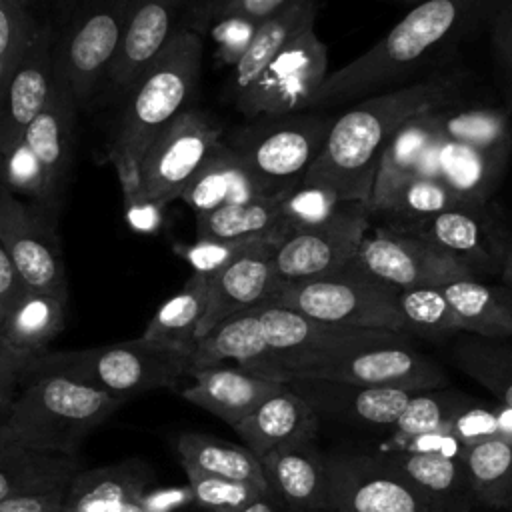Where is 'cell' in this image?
Here are the masks:
<instances>
[{"label": "cell", "mask_w": 512, "mask_h": 512, "mask_svg": "<svg viewBox=\"0 0 512 512\" xmlns=\"http://www.w3.org/2000/svg\"><path fill=\"white\" fill-rule=\"evenodd\" d=\"M224 138V128L212 114L186 108L170 120L142 154L126 190L130 208L158 212L178 200L186 184Z\"/></svg>", "instance_id": "cell-8"}, {"label": "cell", "mask_w": 512, "mask_h": 512, "mask_svg": "<svg viewBox=\"0 0 512 512\" xmlns=\"http://www.w3.org/2000/svg\"><path fill=\"white\" fill-rule=\"evenodd\" d=\"M510 512H512V510H510Z\"/></svg>", "instance_id": "cell-59"}, {"label": "cell", "mask_w": 512, "mask_h": 512, "mask_svg": "<svg viewBox=\"0 0 512 512\" xmlns=\"http://www.w3.org/2000/svg\"><path fill=\"white\" fill-rule=\"evenodd\" d=\"M446 432L464 448L490 438L512 440V408L500 402L488 404L466 396L462 406L454 412Z\"/></svg>", "instance_id": "cell-44"}, {"label": "cell", "mask_w": 512, "mask_h": 512, "mask_svg": "<svg viewBox=\"0 0 512 512\" xmlns=\"http://www.w3.org/2000/svg\"><path fill=\"white\" fill-rule=\"evenodd\" d=\"M138 502L146 512H178L186 506H192V492L186 486H166V488H152L148 486Z\"/></svg>", "instance_id": "cell-52"}, {"label": "cell", "mask_w": 512, "mask_h": 512, "mask_svg": "<svg viewBox=\"0 0 512 512\" xmlns=\"http://www.w3.org/2000/svg\"><path fill=\"white\" fill-rule=\"evenodd\" d=\"M284 238H266L220 270L208 274V308L198 328V338L222 320L264 304L280 286L272 256Z\"/></svg>", "instance_id": "cell-21"}, {"label": "cell", "mask_w": 512, "mask_h": 512, "mask_svg": "<svg viewBox=\"0 0 512 512\" xmlns=\"http://www.w3.org/2000/svg\"><path fill=\"white\" fill-rule=\"evenodd\" d=\"M148 486L152 472L136 458L78 470L66 486L60 512H146L138 498Z\"/></svg>", "instance_id": "cell-26"}, {"label": "cell", "mask_w": 512, "mask_h": 512, "mask_svg": "<svg viewBox=\"0 0 512 512\" xmlns=\"http://www.w3.org/2000/svg\"><path fill=\"white\" fill-rule=\"evenodd\" d=\"M256 312L266 342L274 354L276 380L284 384L312 378L318 370L352 352L410 340V336L402 332L346 328L318 322L274 304H260L256 306Z\"/></svg>", "instance_id": "cell-10"}, {"label": "cell", "mask_w": 512, "mask_h": 512, "mask_svg": "<svg viewBox=\"0 0 512 512\" xmlns=\"http://www.w3.org/2000/svg\"><path fill=\"white\" fill-rule=\"evenodd\" d=\"M312 378L404 392L450 386L446 372L432 358L416 350L410 340L352 352L318 370Z\"/></svg>", "instance_id": "cell-20"}, {"label": "cell", "mask_w": 512, "mask_h": 512, "mask_svg": "<svg viewBox=\"0 0 512 512\" xmlns=\"http://www.w3.org/2000/svg\"><path fill=\"white\" fill-rule=\"evenodd\" d=\"M54 32L42 24L0 88V170H4L22 146L24 134L44 108L54 76Z\"/></svg>", "instance_id": "cell-19"}, {"label": "cell", "mask_w": 512, "mask_h": 512, "mask_svg": "<svg viewBox=\"0 0 512 512\" xmlns=\"http://www.w3.org/2000/svg\"><path fill=\"white\" fill-rule=\"evenodd\" d=\"M272 496L288 512H326L328 462L312 442H296L260 458Z\"/></svg>", "instance_id": "cell-25"}, {"label": "cell", "mask_w": 512, "mask_h": 512, "mask_svg": "<svg viewBox=\"0 0 512 512\" xmlns=\"http://www.w3.org/2000/svg\"><path fill=\"white\" fill-rule=\"evenodd\" d=\"M328 76V46L314 24L298 32L232 104L244 120L302 112Z\"/></svg>", "instance_id": "cell-12"}, {"label": "cell", "mask_w": 512, "mask_h": 512, "mask_svg": "<svg viewBox=\"0 0 512 512\" xmlns=\"http://www.w3.org/2000/svg\"><path fill=\"white\" fill-rule=\"evenodd\" d=\"M288 0H198L188 12V22L180 24L194 32L202 26H212L222 20L240 18L252 24H260L276 10H280Z\"/></svg>", "instance_id": "cell-48"}, {"label": "cell", "mask_w": 512, "mask_h": 512, "mask_svg": "<svg viewBox=\"0 0 512 512\" xmlns=\"http://www.w3.org/2000/svg\"><path fill=\"white\" fill-rule=\"evenodd\" d=\"M286 190H278L260 180L248 164L238 156L234 148L222 138L212 154L204 160L198 172L182 190L180 198L196 214L210 212L220 206L240 204L254 198L276 196Z\"/></svg>", "instance_id": "cell-27"}, {"label": "cell", "mask_w": 512, "mask_h": 512, "mask_svg": "<svg viewBox=\"0 0 512 512\" xmlns=\"http://www.w3.org/2000/svg\"><path fill=\"white\" fill-rule=\"evenodd\" d=\"M498 0H422L380 40L328 72L306 110L350 106L444 72L460 46L488 28Z\"/></svg>", "instance_id": "cell-1"}, {"label": "cell", "mask_w": 512, "mask_h": 512, "mask_svg": "<svg viewBox=\"0 0 512 512\" xmlns=\"http://www.w3.org/2000/svg\"><path fill=\"white\" fill-rule=\"evenodd\" d=\"M32 372L70 376L126 404L150 390L176 388L190 376V358L138 336L84 350H46L28 360L24 376Z\"/></svg>", "instance_id": "cell-6"}, {"label": "cell", "mask_w": 512, "mask_h": 512, "mask_svg": "<svg viewBox=\"0 0 512 512\" xmlns=\"http://www.w3.org/2000/svg\"><path fill=\"white\" fill-rule=\"evenodd\" d=\"M432 110H424L408 118L390 138L386 148L380 154L376 166V178L372 184V194L368 200V212L372 214L388 196L412 178L418 170V164L424 156L426 144L432 132Z\"/></svg>", "instance_id": "cell-38"}, {"label": "cell", "mask_w": 512, "mask_h": 512, "mask_svg": "<svg viewBox=\"0 0 512 512\" xmlns=\"http://www.w3.org/2000/svg\"><path fill=\"white\" fill-rule=\"evenodd\" d=\"M0 432L40 452L78 458L80 444L124 402L58 372L26 374Z\"/></svg>", "instance_id": "cell-5"}, {"label": "cell", "mask_w": 512, "mask_h": 512, "mask_svg": "<svg viewBox=\"0 0 512 512\" xmlns=\"http://www.w3.org/2000/svg\"><path fill=\"white\" fill-rule=\"evenodd\" d=\"M318 414L356 428H392L414 392L306 378L286 382Z\"/></svg>", "instance_id": "cell-23"}, {"label": "cell", "mask_w": 512, "mask_h": 512, "mask_svg": "<svg viewBox=\"0 0 512 512\" xmlns=\"http://www.w3.org/2000/svg\"><path fill=\"white\" fill-rule=\"evenodd\" d=\"M488 30L504 108L512 112V0H498Z\"/></svg>", "instance_id": "cell-49"}, {"label": "cell", "mask_w": 512, "mask_h": 512, "mask_svg": "<svg viewBox=\"0 0 512 512\" xmlns=\"http://www.w3.org/2000/svg\"><path fill=\"white\" fill-rule=\"evenodd\" d=\"M192 382L182 388V398L214 414L232 430L250 416L258 404L286 384L254 376L230 362L190 370Z\"/></svg>", "instance_id": "cell-24"}, {"label": "cell", "mask_w": 512, "mask_h": 512, "mask_svg": "<svg viewBox=\"0 0 512 512\" xmlns=\"http://www.w3.org/2000/svg\"><path fill=\"white\" fill-rule=\"evenodd\" d=\"M176 452L182 468L268 488L260 458L244 444L202 432H182L176 438Z\"/></svg>", "instance_id": "cell-36"}, {"label": "cell", "mask_w": 512, "mask_h": 512, "mask_svg": "<svg viewBox=\"0 0 512 512\" xmlns=\"http://www.w3.org/2000/svg\"><path fill=\"white\" fill-rule=\"evenodd\" d=\"M396 296L398 290L346 264L324 276L284 282L264 304L282 306L334 326L406 334Z\"/></svg>", "instance_id": "cell-7"}, {"label": "cell", "mask_w": 512, "mask_h": 512, "mask_svg": "<svg viewBox=\"0 0 512 512\" xmlns=\"http://www.w3.org/2000/svg\"><path fill=\"white\" fill-rule=\"evenodd\" d=\"M76 110L78 104L74 102L70 90L60 76L54 74L48 100L26 130L18 150L30 160L32 190L46 212L60 206V198L68 182Z\"/></svg>", "instance_id": "cell-17"}, {"label": "cell", "mask_w": 512, "mask_h": 512, "mask_svg": "<svg viewBox=\"0 0 512 512\" xmlns=\"http://www.w3.org/2000/svg\"><path fill=\"white\" fill-rule=\"evenodd\" d=\"M202 56V36L180 26L164 50L128 88L110 152L124 188L156 134L188 108L200 82Z\"/></svg>", "instance_id": "cell-4"}, {"label": "cell", "mask_w": 512, "mask_h": 512, "mask_svg": "<svg viewBox=\"0 0 512 512\" xmlns=\"http://www.w3.org/2000/svg\"><path fill=\"white\" fill-rule=\"evenodd\" d=\"M258 24H252L248 20L240 18H230L222 20L210 26V32L214 36V42L218 44V56L222 62L234 66L242 52L248 46V40Z\"/></svg>", "instance_id": "cell-50"}, {"label": "cell", "mask_w": 512, "mask_h": 512, "mask_svg": "<svg viewBox=\"0 0 512 512\" xmlns=\"http://www.w3.org/2000/svg\"><path fill=\"white\" fill-rule=\"evenodd\" d=\"M240 512H288L274 496L272 492H264L260 498H256L252 504H248L244 510Z\"/></svg>", "instance_id": "cell-56"}, {"label": "cell", "mask_w": 512, "mask_h": 512, "mask_svg": "<svg viewBox=\"0 0 512 512\" xmlns=\"http://www.w3.org/2000/svg\"><path fill=\"white\" fill-rule=\"evenodd\" d=\"M460 332L486 340L512 336V292L502 284L480 278H456L440 286Z\"/></svg>", "instance_id": "cell-32"}, {"label": "cell", "mask_w": 512, "mask_h": 512, "mask_svg": "<svg viewBox=\"0 0 512 512\" xmlns=\"http://www.w3.org/2000/svg\"><path fill=\"white\" fill-rule=\"evenodd\" d=\"M396 2H412V4H418V2H422V0H396Z\"/></svg>", "instance_id": "cell-58"}, {"label": "cell", "mask_w": 512, "mask_h": 512, "mask_svg": "<svg viewBox=\"0 0 512 512\" xmlns=\"http://www.w3.org/2000/svg\"><path fill=\"white\" fill-rule=\"evenodd\" d=\"M64 316V300L28 290L2 318V342L10 352L30 360L46 352L48 344L60 334Z\"/></svg>", "instance_id": "cell-34"}, {"label": "cell", "mask_w": 512, "mask_h": 512, "mask_svg": "<svg viewBox=\"0 0 512 512\" xmlns=\"http://www.w3.org/2000/svg\"><path fill=\"white\" fill-rule=\"evenodd\" d=\"M316 12L318 0H288L280 10L254 28L246 50L230 72V100L244 92L298 32L314 24Z\"/></svg>", "instance_id": "cell-31"}, {"label": "cell", "mask_w": 512, "mask_h": 512, "mask_svg": "<svg viewBox=\"0 0 512 512\" xmlns=\"http://www.w3.org/2000/svg\"><path fill=\"white\" fill-rule=\"evenodd\" d=\"M342 202L346 200L332 190L310 184L294 186L282 200V226L286 236L326 222Z\"/></svg>", "instance_id": "cell-46"}, {"label": "cell", "mask_w": 512, "mask_h": 512, "mask_svg": "<svg viewBox=\"0 0 512 512\" xmlns=\"http://www.w3.org/2000/svg\"><path fill=\"white\" fill-rule=\"evenodd\" d=\"M328 462L326 512H432L384 458L334 452Z\"/></svg>", "instance_id": "cell-15"}, {"label": "cell", "mask_w": 512, "mask_h": 512, "mask_svg": "<svg viewBox=\"0 0 512 512\" xmlns=\"http://www.w3.org/2000/svg\"><path fill=\"white\" fill-rule=\"evenodd\" d=\"M28 358L10 350H0V420L6 416L12 400L16 398V386L24 376Z\"/></svg>", "instance_id": "cell-53"}, {"label": "cell", "mask_w": 512, "mask_h": 512, "mask_svg": "<svg viewBox=\"0 0 512 512\" xmlns=\"http://www.w3.org/2000/svg\"><path fill=\"white\" fill-rule=\"evenodd\" d=\"M508 224L492 204L452 208L424 218L406 228L394 230L410 234L440 254L454 260L474 278L500 274L502 248Z\"/></svg>", "instance_id": "cell-13"}, {"label": "cell", "mask_w": 512, "mask_h": 512, "mask_svg": "<svg viewBox=\"0 0 512 512\" xmlns=\"http://www.w3.org/2000/svg\"><path fill=\"white\" fill-rule=\"evenodd\" d=\"M0 326H2V318H0ZM0 350H8V348L4 346V342H2V334H0Z\"/></svg>", "instance_id": "cell-57"}, {"label": "cell", "mask_w": 512, "mask_h": 512, "mask_svg": "<svg viewBox=\"0 0 512 512\" xmlns=\"http://www.w3.org/2000/svg\"><path fill=\"white\" fill-rule=\"evenodd\" d=\"M184 472L196 512H240L268 492V488L250 482L218 478L192 468H184Z\"/></svg>", "instance_id": "cell-45"}, {"label": "cell", "mask_w": 512, "mask_h": 512, "mask_svg": "<svg viewBox=\"0 0 512 512\" xmlns=\"http://www.w3.org/2000/svg\"><path fill=\"white\" fill-rule=\"evenodd\" d=\"M0 244L28 290L66 302V272L48 218L16 198L8 184H0Z\"/></svg>", "instance_id": "cell-16"}, {"label": "cell", "mask_w": 512, "mask_h": 512, "mask_svg": "<svg viewBox=\"0 0 512 512\" xmlns=\"http://www.w3.org/2000/svg\"><path fill=\"white\" fill-rule=\"evenodd\" d=\"M464 400L466 394L450 386L414 392L398 420L392 424L394 444L414 436L446 432L454 412L462 406Z\"/></svg>", "instance_id": "cell-43"}, {"label": "cell", "mask_w": 512, "mask_h": 512, "mask_svg": "<svg viewBox=\"0 0 512 512\" xmlns=\"http://www.w3.org/2000/svg\"><path fill=\"white\" fill-rule=\"evenodd\" d=\"M396 304L408 336L444 340L460 334L456 316L440 286L398 290Z\"/></svg>", "instance_id": "cell-42"}, {"label": "cell", "mask_w": 512, "mask_h": 512, "mask_svg": "<svg viewBox=\"0 0 512 512\" xmlns=\"http://www.w3.org/2000/svg\"><path fill=\"white\" fill-rule=\"evenodd\" d=\"M80 460L34 450L0 432V502L60 480H70Z\"/></svg>", "instance_id": "cell-37"}, {"label": "cell", "mask_w": 512, "mask_h": 512, "mask_svg": "<svg viewBox=\"0 0 512 512\" xmlns=\"http://www.w3.org/2000/svg\"><path fill=\"white\" fill-rule=\"evenodd\" d=\"M450 356L456 368L484 386L496 402L512 408V344L462 336L452 344Z\"/></svg>", "instance_id": "cell-41"}, {"label": "cell", "mask_w": 512, "mask_h": 512, "mask_svg": "<svg viewBox=\"0 0 512 512\" xmlns=\"http://www.w3.org/2000/svg\"><path fill=\"white\" fill-rule=\"evenodd\" d=\"M72 480V478H70ZM70 480H60L0 502V512H60Z\"/></svg>", "instance_id": "cell-51"}, {"label": "cell", "mask_w": 512, "mask_h": 512, "mask_svg": "<svg viewBox=\"0 0 512 512\" xmlns=\"http://www.w3.org/2000/svg\"><path fill=\"white\" fill-rule=\"evenodd\" d=\"M464 466L476 502L492 510H512V440L490 438L464 450Z\"/></svg>", "instance_id": "cell-40"}, {"label": "cell", "mask_w": 512, "mask_h": 512, "mask_svg": "<svg viewBox=\"0 0 512 512\" xmlns=\"http://www.w3.org/2000/svg\"><path fill=\"white\" fill-rule=\"evenodd\" d=\"M370 226L368 204L346 200L326 222L288 234L272 256L278 282L316 278L344 268Z\"/></svg>", "instance_id": "cell-14"}, {"label": "cell", "mask_w": 512, "mask_h": 512, "mask_svg": "<svg viewBox=\"0 0 512 512\" xmlns=\"http://www.w3.org/2000/svg\"><path fill=\"white\" fill-rule=\"evenodd\" d=\"M224 362H230L254 376L276 380L274 354L266 342L256 308L222 320L198 338L190 358V370Z\"/></svg>", "instance_id": "cell-28"}, {"label": "cell", "mask_w": 512, "mask_h": 512, "mask_svg": "<svg viewBox=\"0 0 512 512\" xmlns=\"http://www.w3.org/2000/svg\"><path fill=\"white\" fill-rule=\"evenodd\" d=\"M292 190V188H290ZM288 194L254 198L196 214L198 240H250L262 236L286 238L282 226V200Z\"/></svg>", "instance_id": "cell-35"}, {"label": "cell", "mask_w": 512, "mask_h": 512, "mask_svg": "<svg viewBox=\"0 0 512 512\" xmlns=\"http://www.w3.org/2000/svg\"><path fill=\"white\" fill-rule=\"evenodd\" d=\"M512 158V112L504 106H440L414 176L440 180L466 204L492 202Z\"/></svg>", "instance_id": "cell-3"}, {"label": "cell", "mask_w": 512, "mask_h": 512, "mask_svg": "<svg viewBox=\"0 0 512 512\" xmlns=\"http://www.w3.org/2000/svg\"><path fill=\"white\" fill-rule=\"evenodd\" d=\"M318 426L320 418L314 408L286 384L258 404L234 432H238L246 448L258 458H264L276 448L296 442H312L318 434Z\"/></svg>", "instance_id": "cell-29"}, {"label": "cell", "mask_w": 512, "mask_h": 512, "mask_svg": "<svg viewBox=\"0 0 512 512\" xmlns=\"http://www.w3.org/2000/svg\"><path fill=\"white\" fill-rule=\"evenodd\" d=\"M384 460L414 486L432 512H472L478 504L462 458L392 450Z\"/></svg>", "instance_id": "cell-30"}, {"label": "cell", "mask_w": 512, "mask_h": 512, "mask_svg": "<svg viewBox=\"0 0 512 512\" xmlns=\"http://www.w3.org/2000/svg\"><path fill=\"white\" fill-rule=\"evenodd\" d=\"M464 206H472V204H466L440 180L426 178V176H412L404 184H400L388 196V200H384L370 214V218L378 220V224L390 230H400L424 218H430L434 214H440L452 208H464Z\"/></svg>", "instance_id": "cell-39"}, {"label": "cell", "mask_w": 512, "mask_h": 512, "mask_svg": "<svg viewBox=\"0 0 512 512\" xmlns=\"http://www.w3.org/2000/svg\"><path fill=\"white\" fill-rule=\"evenodd\" d=\"M500 284L506 286L512 292V228L508 226L504 236V248H502V264H500Z\"/></svg>", "instance_id": "cell-55"}, {"label": "cell", "mask_w": 512, "mask_h": 512, "mask_svg": "<svg viewBox=\"0 0 512 512\" xmlns=\"http://www.w3.org/2000/svg\"><path fill=\"white\" fill-rule=\"evenodd\" d=\"M188 0H130L118 52L106 74L114 92L126 94L180 28Z\"/></svg>", "instance_id": "cell-22"}, {"label": "cell", "mask_w": 512, "mask_h": 512, "mask_svg": "<svg viewBox=\"0 0 512 512\" xmlns=\"http://www.w3.org/2000/svg\"><path fill=\"white\" fill-rule=\"evenodd\" d=\"M208 308V276L192 272L184 286L158 306L140 338L192 358Z\"/></svg>", "instance_id": "cell-33"}, {"label": "cell", "mask_w": 512, "mask_h": 512, "mask_svg": "<svg viewBox=\"0 0 512 512\" xmlns=\"http://www.w3.org/2000/svg\"><path fill=\"white\" fill-rule=\"evenodd\" d=\"M350 266L394 290L442 286L450 280L470 276L462 266L426 242L382 224L368 228Z\"/></svg>", "instance_id": "cell-18"}, {"label": "cell", "mask_w": 512, "mask_h": 512, "mask_svg": "<svg viewBox=\"0 0 512 512\" xmlns=\"http://www.w3.org/2000/svg\"><path fill=\"white\" fill-rule=\"evenodd\" d=\"M460 72H440L350 104L334 118L322 152L300 184L336 192L342 200L368 204L376 166L394 132L412 116L462 100Z\"/></svg>", "instance_id": "cell-2"}, {"label": "cell", "mask_w": 512, "mask_h": 512, "mask_svg": "<svg viewBox=\"0 0 512 512\" xmlns=\"http://www.w3.org/2000/svg\"><path fill=\"white\" fill-rule=\"evenodd\" d=\"M334 118L328 110L260 116L224 134V140L260 180L290 190L322 152Z\"/></svg>", "instance_id": "cell-9"}, {"label": "cell", "mask_w": 512, "mask_h": 512, "mask_svg": "<svg viewBox=\"0 0 512 512\" xmlns=\"http://www.w3.org/2000/svg\"><path fill=\"white\" fill-rule=\"evenodd\" d=\"M130 0H78L66 28L54 40V74L78 108L94 94L114 62Z\"/></svg>", "instance_id": "cell-11"}, {"label": "cell", "mask_w": 512, "mask_h": 512, "mask_svg": "<svg viewBox=\"0 0 512 512\" xmlns=\"http://www.w3.org/2000/svg\"><path fill=\"white\" fill-rule=\"evenodd\" d=\"M36 28L24 0H0V88L22 60Z\"/></svg>", "instance_id": "cell-47"}, {"label": "cell", "mask_w": 512, "mask_h": 512, "mask_svg": "<svg viewBox=\"0 0 512 512\" xmlns=\"http://www.w3.org/2000/svg\"><path fill=\"white\" fill-rule=\"evenodd\" d=\"M26 292L28 288L24 286L12 258L0 244V318H4Z\"/></svg>", "instance_id": "cell-54"}]
</instances>
